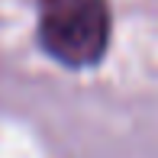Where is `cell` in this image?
Listing matches in <instances>:
<instances>
[{"instance_id": "6da1fadb", "label": "cell", "mask_w": 158, "mask_h": 158, "mask_svg": "<svg viewBox=\"0 0 158 158\" xmlns=\"http://www.w3.org/2000/svg\"><path fill=\"white\" fill-rule=\"evenodd\" d=\"M42 52L71 71L103 61L113 39L110 0H39L35 19Z\"/></svg>"}]
</instances>
